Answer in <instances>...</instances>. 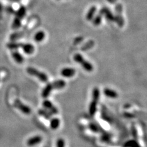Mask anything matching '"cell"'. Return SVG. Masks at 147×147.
Returning <instances> with one entry per match:
<instances>
[{"mask_svg": "<svg viewBox=\"0 0 147 147\" xmlns=\"http://www.w3.org/2000/svg\"><path fill=\"white\" fill-rule=\"evenodd\" d=\"M131 132H132V135L133 137H134V139L137 140L138 138V133H137V129L134 125H132L131 127Z\"/></svg>", "mask_w": 147, "mask_h": 147, "instance_id": "obj_27", "label": "cell"}, {"mask_svg": "<svg viewBox=\"0 0 147 147\" xmlns=\"http://www.w3.org/2000/svg\"><path fill=\"white\" fill-rule=\"evenodd\" d=\"M82 40H83V38H82V37H78V38L75 39L74 43L75 44H79V43L81 42Z\"/></svg>", "mask_w": 147, "mask_h": 147, "instance_id": "obj_28", "label": "cell"}, {"mask_svg": "<svg viewBox=\"0 0 147 147\" xmlns=\"http://www.w3.org/2000/svg\"><path fill=\"white\" fill-rule=\"evenodd\" d=\"M53 90V86L52 85V83H49L46 86L43 88L42 91V97L43 98H47L51 94L52 91Z\"/></svg>", "mask_w": 147, "mask_h": 147, "instance_id": "obj_9", "label": "cell"}, {"mask_svg": "<svg viewBox=\"0 0 147 147\" xmlns=\"http://www.w3.org/2000/svg\"><path fill=\"white\" fill-rule=\"evenodd\" d=\"M38 114L40 116L45 118V119H47V120H50V119L52 118V114L45 109H39L38 110Z\"/></svg>", "mask_w": 147, "mask_h": 147, "instance_id": "obj_18", "label": "cell"}, {"mask_svg": "<svg viewBox=\"0 0 147 147\" xmlns=\"http://www.w3.org/2000/svg\"><path fill=\"white\" fill-rule=\"evenodd\" d=\"M123 147H141V146L137 140L132 139L126 142Z\"/></svg>", "mask_w": 147, "mask_h": 147, "instance_id": "obj_20", "label": "cell"}, {"mask_svg": "<svg viewBox=\"0 0 147 147\" xmlns=\"http://www.w3.org/2000/svg\"><path fill=\"white\" fill-rule=\"evenodd\" d=\"M56 147H66L65 140L62 138H59L57 140Z\"/></svg>", "mask_w": 147, "mask_h": 147, "instance_id": "obj_26", "label": "cell"}, {"mask_svg": "<svg viewBox=\"0 0 147 147\" xmlns=\"http://www.w3.org/2000/svg\"><path fill=\"white\" fill-rule=\"evenodd\" d=\"M14 106L24 114L28 115L31 112V109L28 105L24 104L21 100L16 99L14 102Z\"/></svg>", "mask_w": 147, "mask_h": 147, "instance_id": "obj_5", "label": "cell"}, {"mask_svg": "<svg viewBox=\"0 0 147 147\" xmlns=\"http://www.w3.org/2000/svg\"><path fill=\"white\" fill-rule=\"evenodd\" d=\"M104 93L107 97L112 99H116L118 97V94L116 91L108 88H106L104 90Z\"/></svg>", "mask_w": 147, "mask_h": 147, "instance_id": "obj_14", "label": "cell"}, {"mask_svg": "<svg viewBox=\"0 0 147 147\" xmlns=\"http://www.w3.org/2000/svg\"><path fill=\"white\" fill-rule=\"evenodd\" d=\"M104 16V13H103V10L102 8L99 10V12L97 15H96L95 17H94L93 19L92 20V22H93V24L94 26H99L102 22V17Z\"/></svg>", "mask_w": 147, "mask_h": 147, "instance_id": "obj_12", "label": "cell"}, {"mask_svg": "<svg viewBox=\"0 0 147 147\" xmlns=\"http://www.w3.org/2000/svg\"><path fill=\"white\" fill-rule=\"evenodd\" d=\"M76 74V70L71 67L63 68L61 71V75L66 78H69L74 76Z\"/></svg>", "mask_w": 147, "mask_h": 147, "instance_id": "obj_8", "label": "cell"}, {"mask_svg": "<svg viewBox=\"0 0 147 147\" xmlns=\"http://www.w3.org/2000/svg\"><path fill=\"white\" fill-rule=\"evenodd\" d=\"M94 45V42L93 40H90L88 42H86L85 44L83 45L81 47L82 51H87L91 48H93Z\"/></svg>", "mask_w": 147, "mask_h": 147, "instance_id": "obj_21", "label": "cell"}, {"mask_svg": "<svg viewBox=\"0 0 147 147\" xmlns=\"http://www.w3.org/2000/svg\"><path fill=\"white\" fill-rule=\"evenodd\" d=\"M21 47L23 49V51L27 55H31L34 52V47L33 45L30 43L22 44Z\"/></svg>", "mask_w": 147, "mask_h": 147, "instance_id": "obj_10", "label": "cell"}, {"mask_svg": "<svg viewBox=\"0 0 147 147\" xmlns=\"http://www.w3.org/2000/svg\"><path fill=\"white\" fill-rule=\"evenodd\" d=\"M74 60L76 63L80 64L86 71L91 72L93 71L94 67L92 65V64L90 62L86 61L81 54L76 53L74 56Z\"/></svg>", "mask_w": 147, "mask_h": 147, "instance_id": "obj_2", "label": "cell"}, {"mask_svg": "<svg viewBox=\"0 0 147 147\" xmlns=\"http://www.w3.org/2000/svg\"><path fill=\"white\" fill-rule=\"evenodd\" d=\"M21 19L18 17H16L12 23V28L13 29H17L20 28L21 26Z\"/></svg>", "mask_w": 147, "mask_h": 147, "instance_id": "obj_23", "label": "cell"}, {"mask_svg": "<svg viewBox=\"0 0 147 147\" xmlns=\"http://www.w3.org/2000/svg\"><path fill=\"white\" fill-rule=\"evenodd\" d=\"M60 126V119L58 118H52L50 119V127L52 130H57Z\"/></svg>", "mask_w": 147, "mask_h": 147, "instance_id": "obj_15", "label": "cell"}, {"mask_svg": "<svg viewBox=\"0 0 147 147\" xmlns=\"http://www.w3.org/2000/svg\"><path fill=\"white\" fill-rule=\"evenodd\" d=\"M102 10L104 13V16L105 17L107 20L110 22H115V15L113 14V13L110 10L109 8L107 7H102Z\"/></svg>", "mask_w": 147, "mask_h": 147, "instance_id": "obj_11", "label": "cell"}, {"mask_svg": "<svg viewBox=\"0 0 147 147\" xmlns=\"http://www.w3.org/2000/svg\"><path fill=\"white\" fill-rule=\"evenodd\" d=\"M12 57L13 59L18 64H22L24 61V57L20 54V53H19L18 51H16V50L12 52Z\"/></svg>", "mask_w": 147, "mask_h": 147, "instance_id": "obj_17", "label": "cell"}, {"mask_svg": "<svg viewBox=\"0 0 147 147\" xmlns=\"http://www.w3.org/2000/svg\"><path fill=\"white\" fill-rule=\"evenodd\" d=\"M43 139L42 137L40 136H35L28 139L26 144L28 146H34L40 144L42 142Z\"/></svg>", "mask_w": 147, "mask_h": 147, "instance_id": "obj_7", "label": "cell"}, {"mask_svg": "<svg viewBox=\"0 0 147 147\" xmlns=\"http://www.w3.org/2000/svg\"><path fill=\"white\" fill-rule=\"evenodd\" d=\"M100 98V90L95 87L92 91V100L89 105V113L91 116H94L97 111L98 103Z\"/></svg>", "mask_w": 147, "mask_h": 147, "instance_id": "obj_1", "label": "cell"}, {"mask_svg": "<svg viewBox=\"0 0 147 147\" xmlns=\"http://www.w3.org/2000/svg\"><path fill=\"white\" fill-rule=\"evenodd\" d=\"M42 106L45 109L48 110L52 115H57L58 113V109L49 100L45 99L42 102Z\"/></svg>", "mask_w": 147, "mask_h": 147, "instance_id": "obj_6", "label": "cell"}, {"mask_svg": "<svg viewBox=\"0 0 147 147\" xmlns=\"http://www.w3.org/2000/svg\"><path fill=\"white\" fill-rule=\"evenodd\" d=\"M22 43H16V42H12V43H9L7 44V46L9 49L11 50H15L17 49L19 47H21Z\"/></svg>", "mask_w": 147, "mask_h": 147, "instance_id": "obj_25", "label": "cell"}, {"mask_svg": "<svg viewBox=\"0 0 147 147\" xmlns=\"http://www.w3.org/2000/svg\"><path fill=\"white\" fill-rule=\"evenodd\" d=\"M107 1L110 4H114L115 3H116L118 1V0H107Z\"/></svg>", "mask_w": 147, "mask_h": 147, "instance_id": "obj_29", "label": "cell"}, {"mask_svg": "<svg viewBox=\"0 0 147 147\" xmlns=\"http://www.w3.org/2000/svg\"><path fill=\"white\" fill-rule=\"evenodd\" d=\"M97 10V7L95 6H91L88 11L86 15V19L88 21H92L95 16V13Z\"/></svg>", "mask_w": 147, "mask_h": 147, "instance_id": "obj_16", "label": "cell"}, {"mask_svg": "<svg viewBox=\"0 0 147 147\" xmlns=\"http://www.w3.org/2000/svg\"><path fill=\"white\" fill-rule=\"evenodd\" d=\"M44 147H51V146H50V145L49 144H47V145H46Z\"/></svg>", "mask_w": 147, "mask_h": 147, "instance_id": "obj_30", "label": "cell"}, {"mask_svg": "<svg viewBox=\"0 0 147 147\" xmlns=\"http://www.w3.org/2000/svg\"><path fill=\"white\" fill-rule=\"evenodd\" d=\"M53 90H61L66 86V83L64 80H57L52 82Z\"/></svg>", "mask_w": 147, "mask_h": 147, "instance_id": "obj_13", "label": "cell"}, {"mask_svg": "<svg viewBox=\"0 0 147 147\" xmlns=\"http://www.w3.org/2000/svg\"><path fill=\"white\" fill-rule=\"evenodd\" d=\"M26 9L25 6H21L19 9H18V11L17 12V15L16 17L20 18L22 20V18H24L26 14Z\"/></svg>", "mask_w": 147, "mask_h": 147, "instance_id": "obj_22", "label": "cell"}, {"mask_svg": "<svg viewBox=\"0 0 147 147\" xmlns=\"http://www.w3.org/2000/svg\"><path fill=\"white\" fill-rule=\"evenodd\" d=\"M88 127L90 131L95 133L99 132L100 130L99 127L97 125H96L95 123H90L88 125Z\"/></svg>", "mask_w": 147, "mask_h": 147, "instance_id": "obj_24", "label": "cell"}, {"mask_svg": "<svg viewBox=\"0 0 147 147\" xmlns=\"http://www.w3.org/2000/svg\"><path fill=\"white\" fill-rule=\"evenodd\" d=\"M45 33L43 31H38L34 36V40L37 42H40L45 39Z\"/></svg>", "mask_w": 147, "mask_h": 147, "instance_id": "obj_19", "label": "cell"}, {"mask_svg": "<svg viewBox=\"0 0 147 147\" xmlns=\"http://www.w3.org/2000/svg\"><path fill=\"white\" fill-rule=\"evenodd\" d=\"M115 22H117V25L119 27H123L125 25V20L123 17V6L121 3H118V1L115 3Z\"/></svg>", "mask_w": 147, "mask_h": 147, "instance_id": "obj_3", "label": "cell"}, {"mask_svg": "<svg viewBox=\"0 0 147 147\" xmlns=\"http://www.w3.org/2000/svg\"><path fill=\"white\" fill-rule=\"evenodd\" d=\"M26 72L28 74L34 76L42 82H47L48 81V76L44 72H41L37 69L33 67H28L26 69Z\"/></svg>", "mask_w": 147, "mask_h": 147, "instance_id": "obj_4", "label": "cell"}]
</instances>
